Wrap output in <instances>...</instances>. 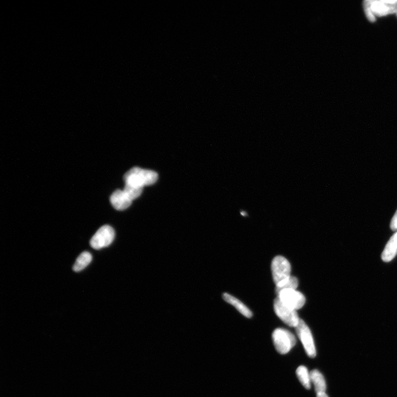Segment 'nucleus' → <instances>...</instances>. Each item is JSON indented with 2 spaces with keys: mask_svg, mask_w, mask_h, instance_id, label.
<instances>
[{
  "mask_svg": "<svg viewBox=\"0 0 397 397\" xmlns=\"http://www.w3.org/2000/svg\"><path fill=\"white\" fill-rule=\"evenodd\" d=\"M115 231L111 226L104 225L97 230L90 241L91 246L100 250L111 245L115 238Z\"/></svg>",
  "mask_w": 397,
  "mask_h": 397,
  "instance_id": "nucleus-6",
  "label": "nucleus"
},
{
  "mask_svg": "<svg viewBox=\"0 0 397 397\" xmlns=\"http://www.w3.org/2000/svg\"><path fill=\"white\" fill-rule=\"evenodd\" d=\"M158 177L156 172L136 167L128 171L124 176V179L127 186L143 189L144 187L155 183Z\"/></svg>",
  "mask_w": 397,
  "mask_h": 397,
  "instance_id": "nucleus-1",
  "label": "nucleus"
},
{
  "mask_svg": "<svg viewBox=\"0 0 397 397\" xmlns=\"http://www.w3.org/2000/svg\"><path fill=\"white\" fill-rule=\"evenodd\" d=\"M223 297L225 301L234 306L237 309V311L243 314L244 316L249 318L253 316L252 312L239 299L229 294L228 293H224Z\"/></svg>",
  "mask_w": 397,
  "mask_h": 397,
  "instance_id": "nucleus-10",
  "label": "nucleus"
},
{
  "mask_svg": "<svg viewBox=\"0 0 397 397\" xmlns=\"http://www.w3.org/2000/svg\"><path fill=\"white\" fill-rule=\"evenodd\" d=\"M272 338L276 351L282 355L289 352L296 344L295 335L283 328L274 330L272 334Z\"/></svg>",
  "mask_w": 397,
  "mask_h": 397,
  "instance_id": "nucleus-4",
  "label": "nucleus"
},
{
  "mask_svg": "<svg viewBox=\"0 0 397 397\" xmlns=\"http://www.w3.org/2000/svg\"><path fill=\"white\" fill-rule=\"evenodd\" d=\"M364 6L366 15L371 22L376 16H384L397 12V1H365Z\"/></svg>",
  "mask_w": 397,
  "mask_h": 397,
  "instance_id": "nucleus-2",
  "label": "nucleus"
},
{
  "mask_svg": "<svg viewBox=\"0 0 397 397\" xmlns=\"http://www.w3.org/2000/svg\"><path fill=\"white\" fill-rule=\"evenodd\" d=\"M390 227L392 230H397V210L393 219H392Z\"/></svg>",
  "mask_w": 397,
  "mask_h": 397,
  "instance_id": "nucleus-16",
  "label": "nucleus"
},
{
  "mask_svg": "<svg viewBox=\"0 0 397 397\" xmlns=\"http://www.w3.org/2000/svg\"><path fill=\"white\" fill-rule=\"evenodd\" d=\"M92 260V256L90 252H84L77 258L73 270L76 272L80 271L88 266Z\"/></svg>",
  "mask_w": 397,
  "mask_h": 397,
  "instance_id": "nucleus-14",
  "label": "nucleus"
},
{
  "mask_svg": "<svg viewBox=\"0 0 397 397\" xmlns=\"http://www.w3.org/2000/svg\"><path fill=\"white\" fill-rule=\"evenodd\" d=\"M111 203L115 209L125 210L131 206L132 201L123 191V190L118 189L111 196Z\"/></svg>",
  "mask_w": 397,
  "mask_h": 397,
  "instance_id": "nucleus-9",
  "label": "nucleus"
},
{
  "mask_svg": "<svg viewBox=\"0 0 397 397\" xmlns=\"http://www.w3.org/2000/svg\"><path fill=\"white\" fill-rule=\"evenodd\" d=\"M274 311L281 320L287 326L296 327L300 319L297 311L285 306L277 297L274 301Z\"/></svg>",
  "mask_w": 397,
  "mask_h": 397,
  "instance_id": "nucleus-7",
  "label": "nucleus"
},
{
  "mask_svg": "<svg viewBox=\"0 0 397 397\" xmlns=\"http://www.w3.org/2000/svg\"><path fill=\"white\" fill-rule=\"evenodd\" d=\"M298 285V281L297 278L295 276H291L290 279L286 281L280 287H276L275 292L276 295L279 294V293L283 290L285 289H295L296 290Z\"/></svg>",
  "mask_w": 397,
  "mask_h": 397,
  "instance_id": "nucleus-15",
  "label": "nucleus"
},
{
  "mask_svg": "<svg viewBox=\"0 0 397 397\" xmlns=\"http://www.w3.org/2000/svg\"><path fill=\"white\" fill-rule=\"evenodd\" d=\"M311 383L313 384L317 394L326 393L327 386L324 376L317 370L310 372Z\"/></svg>",
  "mask_w": 397,
  "mask_h": 397,
  "instance_id": "nucleus-12",
  "label": "nucleus"
},
{
  "mask_svg": "<svg viewBox=\"0 0 397 397\" xmlns=\"http://www.w3.org/2000/svg\"><path fill=\"white\" fill-rule=\"evenodd\" d=\"M397 254V233L391 237L382 254V259L389 262L394 259Z\"/></svg>",
  "mask_w": 397,
  "mask_h": 397,
  "instance_id": "nucleus-11",
  "label": "nucleus"
},
{
  "mask_svg": "<svg viewBox=\"0 0 397 397\" xmlns=\"http://www.w3.org/2000/svg\"><path fill=\"white\" fill-rule=\"evenodd\" d=\"M317 397H328V396L326 393H324L317 394Z\"/></svg>",
  "mask_w": 397,
  "mask_h": 397,
  "instance_id": "nucleus-17",
  "label": "nucleus"
},
{
  "mask_svg": "<svg viewBox=\"0 0 397 397\" xmlns=\"http://www.w3.org/2000/svg\"><path fill=\"white\" fill-rule=\"evenodd\" d=\"M296 331L308 357L315 358L317 352L311 330L301 319L296 327Z\"/></svg>",
  "mask_w": 397,
  "mask_h": 397,
  "instance_id": "nucleus-5",
  "label": "nucleus"
},
{
  "mask_svg": "<svg viewBox=\"0 0 397 397\" xmlns=\"http://www.w3.org/2000/svg\"><path fill=\"white\" fill-rule=\"evenodd\" d=\"M271 269L273 280L276 287L282 286L290 279L291 266L288 261L281 256H278L273 259Z\"/></svg>",
  "mask_w": 397,
  "mask_h": 397,
  "instance_id": "nucleus-3",
  "label": "nucleus"
},
{
  "mask_svg": "<svg viewBox=\"0 0 397 397\" xmlns=\"http://www.w3.org/2000/svg\"><path fill=\"white\" fill-rule=\"evenodd\" d=\"M297 378L302 386L307 390H310L311 380L310 373L305 366H300L296 370Z\"/></svg>",
  "mask_w": 397,
  "mask_h": 397,
  "instance_id": "nucleus-13",
  "label": "nucleus"
},
{
  "mask_svg": "<svg viewBox=\"0 0 397 397\" xmlns=\"http://www.w3.org/2000/svg\"><path fill=\"white\" fill-rule=\"evenodd\" d=\"M277 296L285 306L296 311L301 309L306 303L305 296L295 289L283 290Z\"/></svg>",
  "mask_w": 397,
  "mask_h": 397,
  "instance_id": "nucleus-8",
  "label": "nucleus"
}]
</instances>
